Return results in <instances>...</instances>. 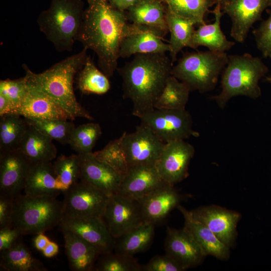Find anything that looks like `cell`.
<instances>
[{
  "label": "cell",
  "mask_w": 271,
  "mask_h": 271,
  "mask_svg": "<svg viewBox=\"0 0 271 271\" xmlns=\"http://www.w3.org/2000/svg\"><path fill=\"white\" fill-rule=\"evenodd\" d=\"M165 249L166 254L185 270L199 265L206 256L192 235L184 227L177 229L167 227Z\"/></svg>",
  "instance_id": "d6986e66"
},
{
  "label": "cell",
  "mask_w": 271,
  "mask_h": 271,
  "mask_svg": "<svg viewBox=\"0 0 271 271\" xmlns=\"http://www.w3.org/2000/svg\"><path fill=\"white\" fill-rule=\"evenodd\" d=\"M177 208L184 218V228L193 237L206 256L225 260L230 256V248L222 243L204 224L195 219L191 211L179 205Z\"/></svg>",
  "instance_id": "603a6c76"
},
{
  "label": "cell",
  "mask_w": 271,
  "mask_h": 271,
  "mask_svg": "<svg viewBox=\"0 0 271 271\" xmlns=\"http://www.w3.org/2000/svg\"><path fill=\"white\" fill-rule=\"evenodd\" d=\"M193 217L206 226L224 244L234 246L237 226L241 214L235 211L217 206L199 207L191 211Z\"/></svg>",
  "instance_id": "5bb4252c"
},
{
  "label": "cell",
  "mask_w": 271,
  "mask_h": 271,
  "mask_svg": "<svg viewBox=\"0 0 271 271\" xmlns=\"http://www.w3.org/2000/svg\"><path fill=\"white\" fill-rule=\"evenodd\" d=\"M76 41L97 56L100 70L108 78L117 69L120 46L128 34L130 24L123 12L108 0H87Z\"/></svg>",
  "instance_id": "6da1fadb"
},
{
  "label": "cell",
  "mask_w": 271,
  "mask_h": 271,
  "mask_svg": "<svg viewBox=\"0 0 271 271\" xmlns=\"http://www.w3.org/2000/svg\"><path fill=\"white\" fill-rule=\"evenodd\" d=\"M173 64L166 53H140L117 68L122 80L123 97L131 101L134 116L154 108L171 75Z\"/></svg>",
  "instance_id": "7a4b0ae2"
},
{
  "label": "cell",
  "mask_w": 271,
  "mask_h": 271,
  "mask_svg": "<svg viewBox=\"0 0 271 271\" xmlns=\"http://www.w3.org/2000/svg\"><path fill=\"white\" fill-rule=\"evenodd\" d=\"M168 8L177 15L193 21L196 25L205 23V15L217 3L215 0H165Z\"/></svg>",
  "instance_id": "e575fe53"
},
{
  "label": "cell",
  "mask_w": 271,
  "mask_h": 271,
  "mask_svg": "<svg viewBox=\"0 0 271 271\" xmlns=\"http://www.w3.org/2000/svg\"><path fill=\"white\" fill-rule=\"evenodd\" d=\"M42 252L46 257H54L59 252V246L56 242L50 241Z\"/></svg>",
  "instance_id": "681fc988"
},
{
  "label": "cell",
  "mask_w": 271,
  "mask_h": 271,
  "mask_svg": "<svg viewBox=\"0 0 271 271\" xmlns=\"http://www.w3.org/2000/svg\"><path fill=\"white\" fill-rule=\"evenodd\" d=\"M138 117L141 124L148 127L165 143L199 136V133L193 129L192 116L186 109L154 108Z\"/></svg>",
  "instance_id": "ba28073f"
},
{
  "label": "cell",
  "mask_w": 271,
  "mask_h": 271,
  "mask_svg": "<svg viewBox=\"0 0 271 271\" xmlns=\"http://www.w3.org/2000/svg\"><path fill=\"white\" fill-rule=\"evenodd\" d=\"M128 10L132 24L147 28L162 38L169 32L166 12L158 0H138Z\"/></svg>",
  "instance_id": "d4e9b609"
},
{
  "label": "cell",
  "mask_w": 271,
  "mask_h": 271,
  "mask_svg": "<svg viewBox=\"0 0 271 271\" xmlns=\"http://www.w3.org/2000/svg\"><path fill=\"white\" fill-rule=\"evenodd\" d=\"M57 179L64 193L80 180L78 155H61L53 164Z\"/></svg>",
  "instance_id": "74e56055"
},
{
  "label": "cell",
  "mask_w": 271,
  "mask_h": 271,
  "mask_svg": "<svg viewBox=\"0 0 271 271\" xmlns=\"http://www.w3.org/2000/svg\"><path fill=\"white\" fill-rule=\"evenodd\" d=\"M155 226L153 223L145 222L115 238L114 252L133 256L144 251L153 240Z\"/></svg>",
  "instance_id": "f546056e"
},
{
  "label": "cell",
  "mask_w": 271,
  "mask_h": 271,
  "mask_svg": "<svg viewBox=\"0 0 271 271\" xmlns=\"http://www.w3.org/2000/svg\"><path fill=\"white\" fill-rule=\"evenodd\" d=\"M266 19L262 21L253 34L257 49L265 58H271V9L266 10Z\"/></svg>",
  "instance_id": "b9f144b4"
},
{
  "label": "cell",
  "mask_w": 271,
  "mask_h": 271,
  "mask_svg": "<svg viewBox=\"0 0 271 271\" xmlns=\"http://www.w3.org/2000/svg\"><path fill=\"white\" fill-rule=\"evenodd\" d=\"M28 86L25 77L16 79L0 81V94L5 95L17 109L20 106L27 92Z\"/></svg>",
  "instance_id": "60d3db41"
},
{
  "label": "cell",
  "mask_w": 271,
  "mask_h": 271,
  "mask_svg": "<svg viewBox=\"0 0 271 271\" xmlns=\"http://www.w3.org/2000/svg\"><path fill=\"white\" fill-rule=\"evenodd\" d=\"M25 119L29 125L63 145L68 144L72 132L75 127L74 123L68 120Z\"/></svg>",
  "instance_id": "d590c367"
},
{
  "label": "cell",
  "mask_w": 271,
  "mask_h": 271,
  "mask_svg": "<svg viewBox=\"0 0 271 271\" xmlns=\"http://www.w3.org/2000/svg\"><path fill=\"white\" fill-rule=\"evenodd\" d=\"M32 164L19 149L0 152V194H22Z\"/></svg>",
  "instance_id": "9a60e30c"
},
{
  "label": "cell",
  "mask_w": 271,
  "mask_h": 271,
  "mask_svg": "<svg viewBox=\"0 0 271 271\" xmlns=\"http://www.w3.org/2000/svg\"><path fill=\"white\" fill-rule=\"evenodd\" d=\"M195 149L184 140L165 143L157 161L156 167L162 179L174 185L188 176V167Z\"/></svg>",
  "instance_id": "4fadbf2b"
},
{
  "label": "cell",
  "mask_w": 271,
  "mask_h": 271,
  "mask_svg": "<svg viewBox=\"0 0 271 271\" xmlns=\"http://www.w3.org/2000/svg\"><path fill=\"white\" fill-rule=\"evenodd\" d=\"M49 137L29 125L19 149L32 163L51 162L57 150Z\"/></svg>",
  "instance_id": "f1b7e54d"
},
{
  "label": "cell",
  "mask_w": 271,
  "mask_h": 271,
  "mask_svg": "<svg viewBox=\"0 0 271 271\" xmlns=\"http://www.w3.org/2000/svg\"><path fill=\"white\" fill-rule=\"evenodd\" d=\"M93 154L97 159L109 165L123 177L126 173L129 166L120 137L111 141L104 148Z\"/></svg>",
  "instance_id": "ab89813d"
},
{
  "label": "cell",
  "mask_w": 271,
  "mask_h": 271,
  "mask_svg": "<svg viewBox=\"0 0 271 271\" xmlns=\"http://www.w3.org/2000/svg\"><path fill=\"white\" fill-rule=\"evenodd\" d=\"M77 83L78 88L84 94H103L111 86L108 77L96 67L89 56L79 71Z\"/></svg>",
  "instance_id": "d6a6232c"
},
{
  "label": "cell",
  "mask_w": 271,
  "mask_h": 271,
  "mask_svg": "<svg viewBox=\"0 0 271 271\" xmlns=\"http://www.w3.org/2000/svg\"><path fill=\"white\" fill-rule=\"evenodd\" d=\"M28 127L25 118L18 114L0 116V152L19 149Z\"/></svg>",
  "instance_id": "1f68e13d"
},
{
  "label": "cell",
  "mask_w": 271,
  "mask_h": 271,
  "mask_svg": "<svg viewBox=\"0 0 271 271\" xmlns=\"http://www.w3.org/2000/svg\"><path fill=\"white\" fill-rule=\"evenodd\" d=\"M110 5L117 10L123 12L128 9L138 0H108Z\"/></svg>",
  "instance_id": "7dc6e473"
},
{
  "label": "cell",
  "mask_w": 271,
  "mask_h": 271,
  "mask_svg": "<svg viewBox=\"0 0 271 271\" xmlns=\"http://www.w3.org/2000/svg\"><path fill=\"white\" fill-rule=\"evenodd\" d=\"M212 13L214 15V22L199 25L193 35L189 47L196 49L199 46H204L210 51L226 52L235 43L227 40L221 30V19L223 13L219 3L216 4Z\"/></svg>",
  "instance_id": "484cf974"
},
{
  "label": "cell",
  "mask_w": 271,
  "mask_h": 271,
  "mask_svg": "<svg viewBox=\"0 0 271 271\" xmlns=\"http://www.w3.org/2000/svg\"><path fill=\"white\" fill-rule=\"evenodd\" d=\"M84 12L81 0H51L49 8L40 14L37 23L57 51L71 52Z\"/></svg>",
  "instance_id": "5b68a950"
},
{
  "label": "cell",
  "mask_w": 271,
  "mask_h": 271,
  "mask_svg": "<svg viewBox=\"0 0 271 271\" xmlns=\"http://www.w3.org/2000/svg\"><path fill=\"white\" fill-rule=\"evenodd\" d=\"M24 191L28 195H50L55 197L63 192L51 162L32 164Z\"/></svg>",
  "instance_id": "4316f807"
},
{
  "label": "cell",
  "mask_w": 271,
  "mask_h": 271,
  "mask_svg": "<svg viewBox=\"0 0 271 271\" xmlns=\"http://www.w3.org/2000/svg\"><path fill=\"white\" fill-rule=\"evenodd\" d=\"M62 202L50 195L21 194L14 199L11 226L22 236L44 233L61 224Z\"/></svg>",
  "instance_id": "8992f818"
},
{
  "label": "cell",
  "mask_w": 271,
  "mask_h": 271,
  "mask_svg": "<svg viewBox=\"0 0 271 271\" xmlns=\"http://www.w3.org/2000/svg\"><path fill=\"white\" fill-rule=\"evenodd\" d=\"M101 219L114 238L145 222L140 201L119 193L110 196Z\"/></svg>",
  "instance_id": "30bf717a"
},
{
  "label": "cell",
  "mask_w": 271,
  "mask_h": 271,
  "mask_svg": "<svg viewBox=\"0 0 271 271\" xmlns=\"http://www.w3.org/2000/svg\"><path fill=\"white\" fill-rule=\"evenodd\" d=\"M22 236L16 228L7 226L0 229V251L11 247L14 242Z\"/></svg>",
  "instance_id": "f6af8a7d"
},
{
  "label": "cell",
  "mask_w": 271,
  "mask_h": 271,
  "mask_svg": "<svg viewBox=\"0 0 271 271\" xmlns=\"http://www.w3.org/2000/svg\"><path fill=\"white\" fill-rule=\"evenodd\" d=\"M268 71L261 58L249 53L228 55L222 72L221 92L211 98L221 108L234 96L242 95L256 99L261 95L259 81Z\"/></svg>",
  "instance_id": "277c9868"
},
{
  "label": "cell",
  "mask_w": 271,
  "mask_h": 271,
  "mask_svg": "<svg viewBox=\"0 0 271 271\" xmlns=\"http://www.w3.org/2000/svg\"><path fill=\"white\" fill-rule=\"evenodd\" d=\"M120 138L129 167L155 165L165 144L148 127L141 124L133 132H124Z\"/></svg>",
  "instance_id": "8fae6325"
},
{
  "label": "cell",
  "mask_w": 271,
  "mask_h": 271,
  "mask_svg": "<svg viewBox=\"0 0 271 271\" xmlns=\"http://www.w3.org/2000/svg\"><path fill=\"white\" fill-rule=\"evenodd\" d=\"M218 3L223 14L231 20L230 36L239 43L245 41L253 25L262 20L263 12L271 7V0H222Z\"/></svg>",
  "instance_id": "7c38bea8"
},
{
  "label": "cell",
  "mask_w": 271,
  "mask_h": 271,
  "mask_svg": "<svg viewBox=\"0 0 271 271\" xmlns=\"http://www.w3.org/2000/svg\"><path fill=\"white\" fill-rule=\"evenodd\" d=\"M20 236L9 248L1 252V268L6 271H47Z\"/></svg>",
  "instance_id": "83f0119b"
},
{
  "label": "cell",
  "mask_w": 271,
  "mask_h": 271,
  "mask_svg": "<svg viewBox=\"0 0 271 271\" xmlns=\"http://www.w3.org/2000/svg\"><path fill=\"white\" fill-rule=\"evenodd\" d=\"M14 199L13 197L0 194V229L11 226Z\"/></svg>",
  "instance_id": "ee69618b"
},
{
  "label": "cell",
  "mask_w": 271,
  "mask_h": 271,
  "mask_svg": "<svg viewBox=\"0 0 271 271\" xmlns=\"http://www.w3.org/2000/svg\"><path fill=\"white\" fill-rule=\"evenodd\" d=\"M95 271H142V265L133 257L113 252L101 254L95 263Z\"/></svg>",
  "instance_id": "f35d334b"
},
{
  "label": "cell",
  "mask_w": 271,
  "mask_h": 271,
  "mask_svg": "<svg viewBox=\"0 0 271 271\" xmlns=\"http://www.w3.org/2000/svg\"><path fill=\"white\" fill-rule=\"evenodd\" d=\"M80 180L85 181L111 196L119 192L123 176L93 153L78 154Z\"/></svg>",
  "instance_id": "e0dca14e"
},
{
  "label": "cell",
  "mask_w": 271,
  "mask_h": 271,
  "mask_svg": "<svg viewBox=\"0 0 271 271\" xmlns=\"http://www.w3.org/2000/svg\"><path fill=\"white\" fill-rule=\"evenodd\" d=\"M182 197L174 185L169 184L146 196L139 200L144 221L156 225L163 221L180 205Z\"/></svg>",
  "instance_id": "44dd1931"
},
{
  "label": "cell",
  "mask_w": 271,
  "mask_h": 271,
  "mask_svg": "<svg viewBox=\"0 0 271 271\" xmlns=\"http://www.w3.org/2000/svg\"><path fill=\"white\" fill-rule=\"evenodd\" d=\"M149 29L131 23L128 34L121 41L119 58H125L140 53H166L169 44Z\"/></svg>",
  "instance_id": "7402d4cb"
},
{
  "label": "cell",
  "mask_w": 271,
  "mask_h": 271,
  "mask_svg": "<svg viewBox=\"0 0 271 271\" xmlns=\"http://www.w3.org/2000/svg\"><path fill=\"white\" fill-rule=\"evenodd\" d=\"M191 91L175 77L168 78L164 88L156 101L154 108L164 109H183L188 101Z\"/></svg>",
  "instance_id": "836d02e7"
},
{
  "label": "cell",
  "mask_w": 271,
  "mask_h": 271,
  "mask_svg": "<svg viewBox=\"0 0 271 271\" xmlns=\"http://www.w3.org/2000/svg\"><path fill=\"white\" fill-rule=\"evenodd\" d=\"M167 184L155 165L133 166L123 177L118 193L140 200Z\"/></svg>",
  "instance_id": "ac0fdd59"
},
{
  "label": "cell",
  "mask_w": 271,
  "mask_h": 271,
  "mask_svg": "<svg viewBox=\"0 0 271 271\" xmlns=\"http://www.w3.org/2000/svg\"><path fill=\"white\" fill-rule=\"evenodd\" d=\"M263 79L265 81L268 82L271 84V74L269 75H266Z\"/></svg>",
  "instance_id": "f907efd6"
},
{
  "label": "cell",
  "mask_w": 271,
  "mask_h": 271,
  "mask_svg": "<svg viewBox=\"0 0 271 271\" xmlns=\"http://www.w3.org/2000/svg\"><path fill=\"white\" fill-rule=\"evenodd\" d=\"M166 22L170 33V56L173 63L178 53L184 48L189 47L196 25L193 21L183 18L168 8L166 13Z\"/></svg>",
  "instance_id": "4dcf8cb0"
},
{
  "label": "cell",
  "mask_w": 271,
  "mask_h": 271,
  "mask_svg": "<svg viewBox=\"0 0 271 271\" xmlns=\"http://www.w3.org/2000/svg\"><path fill=\"white\" fill-rule=\"evenodd\" d=\"M27 86L26 96L17 109L16 113L27 119L73 120L50 97L33 87L28 85Z\"/></svg>",
  "instance_id": "ffe728a7"
},
{
  "label": "cell",
  "mask_w": 271,
  "mask_h": 271,
  "mask_svg": "<svg viewBox=\"0 0 271 271\" xmlns=\"http://www.w3.org/2000/svg\"><path fill=\"white\" fill-rule=\"evenodd\" d=\"M101 133L98 123L90 122L81 124L74 128L68 144L78 154L92 153V149Z\"/></svg>",
  "instance_id": "8d00e7d4"
},
{
  "label": "cell",
  "mask_w": 271,
  "mask_h": 271,
  "mask_svg": "<svg viewBox=\"0 0 271 271\" xmlns=\"http://www.w3.org/2000/svg\"><path fill=\"white\" fill-rule=\"evenodd\" d=\"M217 3L220 2L222 0H215Z\"/></svg>",
  "instance_id": "816d5d0a"
},
{
  "label": "cell",
  "mask_w": 271,
  "mask_h": 271,
  "mask_svg": "<svg viewBox=\"0 0 271 271\" xmlns=\"http://www.w3.org/2000/svg\"><path fill=\"white\" fill-rule=\"evenodd\" d=\"M64 239L65 248L69 265L73 271L94 270L101 254L93 245L73 232L61 228Z\"/></svg>",
  "instance_id": "cb8c5ba5"
},
{
  "label": "cell",
  "mask_w": 271,
  "mask_h": 271,
  "mask_svg": "<svg viewBox=\"0 0 271 271\" xmlns=\"http://www.w3.org/2000/svg\"><path fill=\"white\" fill-rule=\"evenodd\" d=\"M228 58L226 52H187L173 66L171 75L185 84L191 91L206 93L216 86Z\"/></svg>",
  "instance_id": "52a82bcc"
},
{
  "label": "cell",
  "mask_w": 271,
  "mask_h": 271,
  "mask_svg": "<svg viewBox=\"0 0 271 271\" xmlns=\"http://www.w3.org/2000/svg\"><path fill=\"white\" fill-rule=\"evenodd\" d=\"M49 239L44 233L36 234L34 239V244L35 248L40 251H42L50 242Z\"/></svg>",
  "instance_id": "c3c4849f"
},
{
  "label": "cell",
  "mask_w": 271,
  "mask_h": 271,
  "mask_svg": "<svg viewBox=\"0 0 271 271\" xmlns=\"http://www.w3.org/2000/svg\"><path fill=\"white\" fill-rule=\"evenodd\" d=\"M86 48L79 53L55 64L45 71L36 73L23 65L28 85L46 94L61 106L73 119L92 120L93 117L77 101L73 88L75 75L88 57Z\"/></svg>",
  "instance_id": "3957f363"
},
{
  "label": "cell",
  "mask_w": 271,
  "mask_h": 271,
  "mask_svg": "<svg viewBox=\"0 0 271 271\" xmlns=\"http://www.w3.org/2000/svg\"></svg>",
  "instance_id": "f5cc1de1"
},
{
  "label": "cell",
  "mask_w": 271,
  "mask_h": 271,
  "mask_svg": "<svg viewBox=\"0 0 271 271\" xmlns=\"http://www.w3.org/2000/svg\"><path fill=\"white\" fill-rule=\"evenodd\" d=\"M64 215L102 218L110 196L80 180L65 192Z\"/></svg>",
  "instance_id": "9c48e42d"
},
{
  "label": "cell",
  "mask_w": 271,
  "mask_h": 271,
  "mask_svg": "<svg viewBox=\"0 0 271 271\" xmlns=\"http://www.w3.org/2000/svg\"><path fill=\"white\" fill-rule=\"evenodd\" d=\"M15 107L8 98L0 94V116L9 113H15Z\"/></svg>",
  "instance_id": "bcb514c9"
},
{
  "label": "cell",
  "mask_w": 271,
  "mask_h": 271,
  "mask_svg": "<svg viewBox=\"0 0 271 271\" xmlns=\"http://www.w3.org/2000/svg\"><path fill=\"white\" fill-rule=\"evenodd\" d=\"M60 226L93 245L101 254L113 251L115 238L101 218L64 215Z\"/></svg>",
  "instance_id": "2e32d148"
},
{
  "label": "cell",
  "mask_w": 271,
  "mask_h": 271,
  "mask_svg": "<svg viewBox=\"0 0 271 271\" xmlns=\"http://www.w3.org/2000/svg\"><path fill=\"white\" fill-rule=\"evenodd\" d=\"M185 268L169 255H156L147 264L142 265V271H184Z\"/></svg>",
  "instance_id": "7bdbcfd3"
}]
</instances>
